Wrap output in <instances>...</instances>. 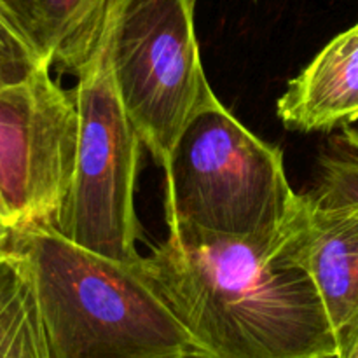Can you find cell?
<instances>
[{
  "label": "cell",
  "mask_w": 358,
  "mask_h": 358,
  "mask_svg": "<svg viewBox=\"0 0 358 358\" xmlns=\"http://www.w3.org/2000/svg\"><path fill=\"white\" fill-rule=\"evenodd\" d=\"M289 257L313 282L345 358L358 339V208L297 196L282 229Z\"/></svg>",
  "instance_id": "cell-7"
},
{
  "label": "cell",
  "mask_w": 358,
  "mask_h": 358,
  "mask_svg": "<svg viewBox=\"0 0 358 358\" xmlns=\"http://www.w3.org/2000/svg\"><path fill=\"white\" fill-rule=\"evenodd\" d=\"M168 227L269 238L297 201L280 147L259 138L206 91L163 166Z\"/></svg>",
  "instance_id": "cell-3"
},
{
  "label": "cell",
  "mask_w": 358,
  "mask_h": 358,
  "mask_svg": "<svg viewBox=\"0 0 358 358\" xmlns=\"http://www.w3.org/2000/svg\"><path fill=\"white\" fill-rule=\"evenodd\" d=\"M34 269L52 358L201 357L136 264L72 243L51 226L14 231Z\"/></svg>",
  "instance_id": "cell-2"
},
{
  "label": "cell",
  "mask_w": 358,
  "mask_h": 358,
  "mask_svg": "<svg viewBox=\"0 0 358 358\" xmlns=\"http://www.w3.org/2000/svg\"><path fill=\"white\" fill-rule=\"evenodd\" d=\"M185 358H201V357H185Z\"/></svg>",
  "instance_id": "cell-16"
},
{
  "label": "cell",
  "mask_w": 358,
  "mask_h": 358,
  "mask_svg": "<svg viewBox=\"0 0 358 358\" xmlns=\"http://www.w3.org/2000/svg\"><path fill=\"white\" fill-rule=\"evenodd\" d=\"M42 63L45 62L0 2V84L17 83Z\"/></svg>",
  "instance_id": "cell-12"
},
{
  "label": "cell",
  "mask_w": 358,
  "mask_h": 358,
  "mask_svg": "<svg viewBox=\"0 0 358 358\" xmlns=\"http://www.w3.org/2000/svg\"><path fill=\"white\" fill-rule=\"evenodd\" d=\"M13 236H14V227L10 226L9 220L0 213V254L10 247V243H13Z\"/></svg>",
  "instance_id": "cell-13"
},
{
  "label": "cell",
  "mask_w": 358,
  "mask_h": 358,
  "mask_svg": "<svg viewBox=\"0 0 358 358\" xmlns=\"http://www.w3.org/2000/svg\"><path fill=\"white\" fill-rule=\"evenodd\" d=\"M51 69L79 76L107 30L110 0H0Z\"/></svg>",
  "instance_id": "cell-9"
},
{
  "label": "cell",
  "mask_w": 358,
  "mask_h": 358,
  "mask_svg": "<svg viewBox=\"0 0 358 358\" xmlns=\"http://www.w3.org/2000/svg\"><path fill=\"white\" fill-rule=\"evenodd\" d=\"M168 229L166 240L142 255L140 271L201 358H338L324 303L285 252L282 231L227 238Z\"/></svg>",
  "instance_id": "cell-1"
},
{
  "label": "cell",
  "mask_w": 358,
  "mask_h": 358,
  "mask_svg": "<svg viewBox=\"0 0 358 358\" xmlns=\"http://www.w3.org/2000/svg\"><path fill=\"white\" fill-rule=\"evenodd\" d=\"M0 358H52L34 269L13 243L0 254Z\"/></svg>",
  "instance_id": "cell-10"
},
{
  "label": "cell",
  "mask_w": 358,
  "mask_h": 358,
  "mask_svg": "<svg viewBox=\"0 0 358 358\" xmlns=\"http://www.w3.org/2000/svg\"><path fill=\"white\" fill-rule=\"evenodd\" d=\"M196 0H110L108 63L119 98L157 166L210 90L199 56Z\"/></svg>",
  "instance_id": "cell-4"
},
{
  "label": "cell",
  "mask_w": 358,
  "mask_h": 358,
  "mask_svg": "<svg viewBox=\"0 0 358 358\" xmlns=\"http://www.w3.org/2000/svg\"><path fill=\"white\" fill-rule=\"evenodd\" d=\"M76 94L42 63L0 90V201L14 231L55 226L76 173Z\"/></svg>",
  "instance_id": "cell-6"
},
{
  "label": "cell",
  "mask_w": 358,
  "mask_h": 358,
  "mask_svg": "<svg viewBox=\"0 0 358 358\" xmlns=\"http://www.w3.org/2000/svg\"><path fill=\"white\" fill-rule=\"evenodd\" d=\"M345 358H358V339H357V343H355V345H353V348L350 350V353H348V355H346Z\"/></svg>",
  "instance_id": "cell-14"
},
{
  "label": "cell",
  "mask_w": 358,
  "mask_h": 358,
  "mask_svg": "<svg viewBox=\"0 0 358 358\" xmlns=\"http://www.w3.org/2000/svg\"><path fill=\"white\" fill-rule=\"evenodd\" d=\"M276 115L292 131H332L358 121V21L289 83Z\"/></svg>",
  "instance_id": "cell-8"
},
{
  "label": "cell",
  "mask_w": 358,
  "mask_h": 358,
  "mask_svg": "<svg viewBox=\"0 0 358 358\" xmlns=\"http://www.w3.org/2000/svg\"><path fill=\"white\" fill-rule=\"evenodd\" d=\"M2 87H3V86H2V84H0V90H2Z\"/></svg>",
  "instance_id": "cell-17"
},
{
  "label": "cell",
  "mask_w": 358,
  "mask_h": 358,
  "mask_svg": "<svg viewBox=\"0 0 358 358\" xmlns=\"http://www.w3.org/2000/svg\"><path fill=\"white\" fill-rule=\"evenodd\" d=\"M0 213H2V215H3V217H6V219H7L6 212H3V206H2V201H0ZM9 224H10V222H9Z\"/></svg>",
  "instance_id": "cell-15"
},
{
  "label": "cell",
  "mask_w": 358,
  "mask_h": 358,
  "mask_svg": "<svg viewBox=\"0 0 358 358\" xmlns=\"http://www.w3.org/2000/svg\"><path fill=\"white\" fill-rule=\"evenodd\" d=\"M311 196L327 205L358 208V128L345 124L329 136L317 157Z\"/></svg>",
  "instance_id": "cell-11"
},
{
  "label": "cell",
  "mask_w": 358,
  "mask_h": 358,
  "mask_svg": "<svg viewBox=\"0 0 358 358\" xmlns=\"http://www.w3.org/2000/svg\"><path fill=\"white\" fill-rule=\"evenodd\" d=\"M73 94L79 108L76 173L52 227L86 250L136 264L142 254L135 191L143 143L119 98L105 37L77 76Z\"/></svg>",
  "instance_id": "cell-5"
}]
</instances>
